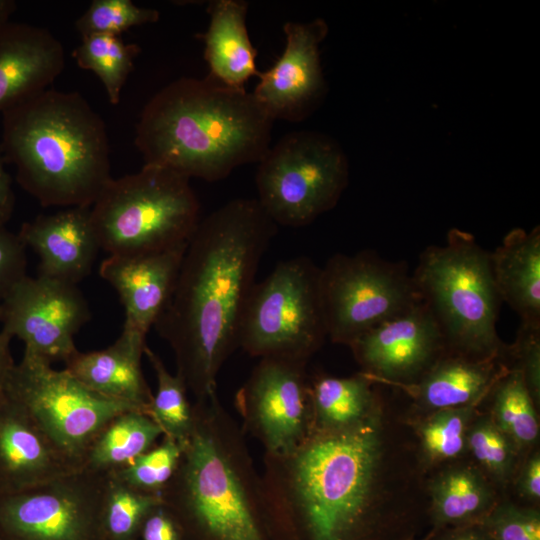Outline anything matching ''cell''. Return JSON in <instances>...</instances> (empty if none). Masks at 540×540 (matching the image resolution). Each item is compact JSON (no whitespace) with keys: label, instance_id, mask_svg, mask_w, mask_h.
Here are the masks:
<instances>
[{"label":"cell","instance_id":"obj_38","mask_svg":"<svg viewBox=\"0 0 540 540\" xmlns=\"http://www.w3.org/2000/svg\"><path fill=\"white\" fill-rule=\"evenodd\" d=\"M26 246L18 234L0 227V302L26 275Z\"/></svg>","mask_w":540,"mask_h":540},{"label":"cell","instance_id":"obj_33","mask_svg":"<svg viewBox=\"0 0 540 540\" xmlns=\"http://www.w3.org/2000/svg\"><path fill=\"white\" fill-rule=\"evenodd\" d=\"M181 456L182 446L163 436L131 463L109 475L137 491L160 496L173 478Z\"/></svg>","mask_w":540,"mask_h":540},{"label":"cell","instance_id":"obj_20","mask_svg":"<svg viewBox=\"0 0 540 540\" xmlns=\"http://www.w3.org/2000/svg\"><path fill=\"white\" fill-rule=\"evenodd\" d=\"M64 66L63 45L46 28L11 21L0 27V112L49 88Z\"/></svg>","mask_w":540,"mask_h":540},{"label":"cell","instance_id":"obj_43","mask_svg":"<svg viewBox=\"0 0 540 540\" xmlns=\"http://www.w3.org/2000/svg\"><path fill=\"white\" fill-rule=\"evenodd\" d=\"M11 340L8 334L0 330V399L6 395L8 382L16 365L10 349Z\"/></svg>","mask_w":540,"mask_h":540},{"label":"cell","instance_id":"obj_23","mask_svg":"<svg viewBox=\"0 0 540 540\" xmlns=\"http://www.w3.org/2000/svg\"><path fill=\"white\" fill-rule=\"evenodd\" d=\"M247 11L245 1H211L207 9L208 29L198 35L205 45L208 76L235 89H245L247 81L260 73L256 66L257 51L246 26Z\"/></svg>","mask_w":540,"mask_h":540},{"label":"cell","instance_id":"obj_16","mask_svg":"<svg viewBox=\"0 0 540 540\" xmlns=\"http://www.w3.org/2000/svg\"><path fill=\"white\" fill-rule=\"evenodd\" d=\"M283 31L285 48L272 67L259 73L252 94L274 121L300 122L319 107L327 93L319 47L328 25L321 18L288 21Z\"/></svg>","mask_w":540,"mask_h":540},{"label":"cell","instance_id":"obj_8","mask_svg":"<svg viewBox=\"0 0 540 540\" xmlns=\"http://www.w3.org/2000/svg\"><path fill=\"white\" fill-rule=\"evenodd\" d=\"M326 337L320 268L309 258L284 260L255 283L241 316L238 348L259 359L308 362Z\"/></svg>","mask_w":540,"mask_h":540},{"label":"cell","instance_id":"obj_11","mask_svg":"<svg viewBox=\"0 0 540 540\" xmlns=\"http://www.w3.org/2000/svg\"><path fill=\"white\" fill-rule=\"evenodd\" d=\"M6 395L81 466L89 445L108 421L120 412L137 410L92 391L65 369L56 370L27 353L15 365Z\"/></svg>","mask_w":540,"mask_h":540},{"label":"cell","instance_id":"obj_21","mask_svg":"<svg viewBox=\"0 0 540 540\" xmlns=\"http://www.w3.org/2000/svg\"><path fill=\"white\" fill-rule=\"evenodd\" d=\"M146 335L123 328L110 346L75 352L64 368L92 391L149 415L153 393L142 371Z\"/></svg>","mask_w":540,"mask_h":540},{"label":"cell","instance_id":"obj_36","mask_svg":"<svg viewBox=\"0 0 540 540\" xmlns=\"http://www.w3.org/2000/svg\"><path fill=\"white\" fill-rule=\"evenodd\" d=\"M481 522L492 540H540V513L534 508L496 503Z\"/></svg>","mask_w":540,"mask_h":540},{"label":"cell","instance_id":"obj_18","mask_svg":"<svg viewBox=\"0 0 540 540\" xmlns=\"http://www.w3.org/2000/svg\"><path fill=\"white\" fill-rule=\"evenodd\" d=\"M83 470L15 401L0 399V492L26 490Z\"/></svg>","mask_w":540,"mask_h":540},{"label":"cell","instance_id":"obj_29","mask_svg":"<svg viewBox=\"0 0 540 540\" xmlns=\"http://www.w3.org/2000/svg\"><path fill=\"white\" fill-rule=\"evenodd\" d=\"M144 355L152 366L157 382L149 406V416L160 427L163 436L175 440L183 447L194 427L193 404L188 399L186 383L177 373L172 374L159 355L147 345Z\"/></svg>","mask_w":540,"mask_h":540},{"label":"cell","instance_id":"obj_15","mask_svg":"<svg viewBox=\"0 0 540 540\" xmlns=\"http://www.w3.org/2000/svg\"><path fill=\"white\" fill-rule=\"evenodd\" d=\"M364 374L375 381L409 386L448 349L434 315L421 300L349 345Z\"/></svg>","mask_w":540,"mask_h":540},{"label":"cell","instance_id":"obj_37","mask_svg":"<svg viewBox=\"0 0 540 540\" xmlns=\"http://www.w3.org/2000/svg\"><path fill=\"white\" fill-rule=\"evenodd\" d=\"M516 359L524 382L534 400L540 399V325L521 323L515 344L508 349Z\"/></svg>","mask_w":540,"mask_h":540},{"label":"cell","instance_id":"obj_28","mask_svg":"<svg viewBox=\"0 0 540 540\" xmlns=\"http://www.w3.org/2000/svg\"><path fill=\"white\" fill-rule=\"evenodd\" d=\"M489 395L492 396L490 416L519 452L534 445L539 438V421L521 370L507 367Z\"/></svg>","mask_w":540,"mask_h":540},{"label":"cell","instance_id":"obj_19","mask_svg":"<svg viewBox=\"0 0 540 540\" xmlns=\"http://www.w3.org/2000/svg\"><path fill=\"white\" fill-rule=\"evenodd\" d=\"M38 256L39 274L77 285L100 249L90 207H69L23 223L18 233Z\"/></svg>","mask_w":540,"mask_h":540},{"label":"cell","instance_id":"obj_26","mask_svg":"<svg viewBox=\"0 0 540 540\" xmlns=\"http://www.w3.org/2000/svg\"><path fill=\"white\" fill-rule=\"evenodd\" d=\"M373 382L362 372L350 377L322 375L310 380L311 432L349 428L370 417L379 409Z\"/></svg>","mask_w":540,"mask_h":540},{"label":"cell","instance_id":"obj_35","mask_svg":"<svg viewBox=\"0 0 540 540\" xmlns=\"http://www.w3.org/2000/svg\"><path fill=\"white\" fill-rule=\"evenodd\" d=\"M159 16V11L139 7L131 0H94L75 21V27L81 37L119 36L134 26L155 23Z\"/></svg>","mask_w":540,"mask_h":540},{"label":"cell","instance_id":"obj_5","mask_svg":"<svg viewBox=\"0 0 540 540\" xmlns=\"http://www.w3.org/2000/svg\"><path fill=\"white\" fill-rule=\"evenodd\" d=\"M4 159L43 207H91L111 176L102 117L78 92L47 88L7 109Z\"/></svg>","mask_w":540,"mask_h":540},{"label":"cell","instance_id":"obj_40","mask_svg":"<svg viewBox=\"0 0 540 540\" xmlns=\"http://www.w3.org/2000/svg\"><path fill=\"white\" fill-rule=\"evenodd\" d=\"M516 488L526 500L538 502L540 499V455L534 452L526 459L517 477Z\"/></svg>","mask_w":540,"mask_h":540},{"label":"cell","instance_id":"obj_31","mask_svg":"<svg viewBox=\"0 0 540 540\" xmlns=\"http://www.w3.org/2000/svg\"><path fill=\"white\" fill-rule=\"evenodd\" d=\"M162 503L159 495L137 491L106 474L102 506L103 540H139L147 515Z\"/></svg>","mask_w":540,"mask_h":540},{"label":"cell","instance_id":"obj_13","mask_svg":"<svg viewBox=\"0 0 540 540\" xmlns=\"http://www.w3.org/2000/svg\"><path fill=\"white\" fill-rule=\"evenodd\" d=\"M307 362L262 358L236 391L234 406L243 432L264 454H287L311 433L310 378Z\"/></svg>","mask_w":540,"mask_h":540},{"label":"cell","instance_id":"obj_6","mask_svg":"<svg viewBox=\"0 0 540 540\" xmlns=\"http://www.w3.org/2000/svg\"><path fill=\"white\" fill-rule=\"evenodd\" d=\"M412 277L448 349L475 359L503 354L506 346L496 329L502 300L493 277L491 253L472 234L451 229L444 245L422 252Z\"/></svg>","mask_w":540,"mask_h":540},{"label":"cell","instance_id":"obj_4","mask_svg":"<svg viewBox=\"0 0 540 540\" xmlns=\"http://www.w3.org/2000/svg\"><path fill=\"white\" fill-rule=\"evenodd\" d=\"M194 427L160 494L183 540H270L261 475L217 389L193 403Z\"/></svg>","mask_w":540,"mask_h":540},{"label":"cell","instance_id":"obj_14","mask_svg":"<svg viewBox=\"0 0 540 540\" xmlns=\"http://www.w3.org/2000/svg\"><path fill=\"white\" fill-rule=\"evenodd\" d=\"M90 317L77 285L40 274L26 275L0 302V330L51 364L78 351L74 336Z\"/></svg>","mask_w":540,"mask_h":540},{"label":"cell","instance_id":"obj_12","mask_svg":"<svg viewBox=\"0 0 540 540\" xmlns=\"http://www.w3.org/2000/svg\"><path fill=\"white\" fill-rule=\"evenodd\" d=\"M106 474L80 470L13 493L0 492V540H103Z\"/></svg>","mask_w":540,"mask_h":540},{"label":"cell","instance_id":"obj_25","mask_svg":"<svg viewBox=\"0 0 540 540\" xmlns=\"http://www.w3.org/2000/svg\"><path fill=\"white\" fill-rule=\"evenodd\" d=\"M428 489L437 528L481 522L496 505L492 486L470 465L446 467L433 477Z\"/></svg>","mask_w":540,"mask_h":540},{"label":"cell","instance_id":"obj_39","mask_svg":"<svg viewBox=\"0 0 540 540\" xmlns=\"http://www.w3.org/2000/svg\"><path fill=\"white\" fill-rule=\"evenodd\" d=\"M139 540H183L178 523L161 503L145 518Z\"/></svg>","mask_w":540,"mask_h":540},{"label":"cell","instance_id":"obj_2","mask_svg":"<svg viewBox=\"0 0 540 540\" xmlns=\"http://www.w3.org/2000/svg\"><path fill=\"white\" fill-rule=\"evenodd\" d=\"M380 410L349 428L312 431L294 450L263 455L269 522L294 540H363L382 463Z\"/></svg>","mask_w":540,"mask_h":540},{"label":"cell","instance_id":"obj_7","mask_svg":"<svg viewBox=\"0 0 540 540\" xmlns=\"http://www.w3.org/2000/svg\"><path fill=\"white\" fill-rule=\"evenodd\" d=\"M90 210L99 247L108 255L187 243L200 221L190 179L153 164L112 178Z\"/></svg>","mask_w":540,"mask_h":540},{"label":"cell","instance_id":"obj_34","mask_svg":"<svg viewBox=\"0 0 540 540\" xmlns=\"http://www.w3.org/2000/svg\"><path fill=\"white\" fill-rule=\"evenodd\" d=\"M466 446L467 452L494 480L505 483L510 479L520 452L491 416L473 420L467 432Z\"/></svg>","mask_w":540,"mask_h":540},{"label":"cell","instance_id":"obj_22","mask_svg":"<svg viewBox=\"0 0 540 540\" xmlns=\"http://www.w3.org/2000/svg\"><path fill=\"white\" fill-rule=\"evenodd\" d=\"M498 359L443 354L416 383L407 387L417 404L429 413L480 404L507 368Z\"/></svg>","mask_w":540,"mask_h":540},{"label":"cell","instance_id":"obj_24","mask_svg":"<svg viewBox=\"0 0 540 540\" xmlns=\"http://www.w3.org/2000/svg\"><path fill=\"white\" fill-rule=\"evenodd\" d=\"M494 281L502 301L521 323L540 325V229L511 230L491 253Z\"/></svg>","mask_w":540,"mask_h":540},{"label":"cell","instance_id":"obj_9","mask_svg":"<svg viewBox=\"0 0 540 540\" xmlns=\"http://www.w3.org/2000/svg\"><path fill=\"white\" fill-rule=\"evenodd\" d=\"M257 164V201L277 226L312 223L336 206L349 181L343 148L317 131L284 135Z\"/></svg>","mask_w":540,"mask_h":540},{"label":"cell","instance_id":"obj_1","mask_svg":"<svg viewBox=\"0 0 540 540\" xmlns=\"http://www.w3.org/2000/svg\"><path fill=\"white\" fill-rule=\"evenodd\" d=\"M277 225L257 199L237 198L200 219L154 328L173 351L195 401L217 389L238 348L241 316Z\"/></svg>","mask_w":540,"mask_h":540},{"label":"cell","instance_id":"obj_30","mask_svg":"<svg viewBox=\"0 0 540 540\" xmlns=\"http://www.w3.org/2000/svg\"><path fill=\"white\" fill-rule=\"evenodd\" d=\"M139 53L138 45L125 43L119 36L96 34L82 37L72 56L80 68L99 78L109 102L116 105Z\"/></svg>","mask_w":540,"mask_h":540},{"label":"cell","instance_id":"obj_10","mask_svg":"<svg viewBox=\"0 0 540 540\" xmlns=\"http://www.w3.org/2000/svg\"><path fill=\"white\" fill-rule=\"evenodd\" d=\"M320 292L327 337L347 346L422 300L403 265L368 251L333 255L320 268Z\"/></svg>","mask_w":540,"mask_h":540},{"label":"cell","instance_id":"obj_27","mask_svg":"<svg viewBox=\"0 0 540 540\" xmlns=\"http://www.w3.org/2000/svg\"><path fill=\"white\" fill-rule=\"evenodd\" d=\"M163 437L160 427L145 412L127 410L111 418L89 445L84 470L110 474L131 463Z\"/></svg>","mask_w":540,"mask_h":540},{"label":"cell","instance_id":"obj_17","mask_svg":"<svg viewBox=\"0 0 540 540\" xmlns=\"http://www.w3.org/2000/svg\"><path fill=\"white\" fill-rule=\"evenodd\" d=\"M187 243L108 255L102 261L99 274L115 289L124 307L123 328L147 335L154 326L173 291Z\"/></svg>","mask_w":540,"mask_h":540},{"label":"cell","instance_id":"obj_41","mask_svg":"<svg viewBox=\"0 0 540 540\" xmlns=\"http://www.w3.org/2000/svg\"><path fill=\"white\" fill-rule=\"evenodd\" d=\"M5 163L0 145V227L6 226L13 214L15 204L11 178L5 169Z\"/></svg>","mask_w":540,"mask_h":540},{"label":"cell","instance_id":"obj_32","mask_svg":"<svg viewBox=\"0 0 540 540\" xmlns=\"http://www.w3.org/2000/svg\"><path fill=\"white\" fill-rule=\"evenodd\" d=\"M479 404L430 412L417 424L424 459L437 464L461 457L467 452L468 429Z\"/></svg>","mask_w":540,"mask_h":540},{"label":"cell","instance_id":"obj_42","mask_svg":"<svg viewBox=\"0 0 540 540\" xmlns=\"http://www.w3.org/2000/svg\"><path fill=\"white\" fill-rule=\"evenodd\" d=\"M434 540H492L482 522L455 526Z\"/></svg>","mask_w":540,"mask_h":540},{"label":"cell","instance_id":"obj_3","mask_svg":"<svg viewBox=\"0 0 540 540\" xmlns=\"http://www.w3.org/2000/svg\"><path fill=\"white\" fill-rule=\"evenodd\" d=\"M273 123L252 92L210 76L181 77L144 106L135 145L144 164L215 182L261 160L270 147Z\"/></svg>","mask_w":540,"mask_h":540},{"label":"cell","instance_id":"obj_44","mask_svg":"<svg viewBox=\"0 0 540 540\" xmlns=\"http://www.w3.org/2000/svg\"><path fill=\"white\" fill-rule=\"evenodd\" d=\"M16 9V2L13 0H0V27L10 22V17Z\"/></svg>","mask_w":540,"mask_h":540}]
</instances>
